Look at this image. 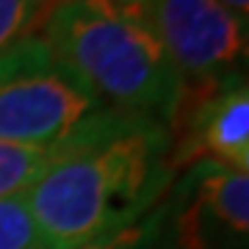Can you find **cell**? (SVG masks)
<instances>
[{"label":"cell","mask_w":249,"mask_h":249,"mask_svg":"<svg viewBox=\"0 0 249 249\" xmlns=\"http://www.w3.org/2000/svg\"><path fill=\"white\" fill-rule=\"evenodd\" d=\"M42 39L103 106L172 127L183 80L130 0L50 3Z\"/></svg>","instance_id":"cell-2"},{"label":"cell","mask_w":249,"mask_h":249,"mask_svg":"<svg viewBox=\"0 0 249 249\" xmlns=\"http://www.w3.org/2000/svg\"><path fill=\"white\" fill-rule=\"evenodd\" d=\"M172 169L213 160L249 172V89L247 75L205 89H186L172 119Z\"/></svg>","instance_id":"cell-5"},{"label":"cell","mask_w":249,"mask_h":249,"mask_svg":"<svg viewBox=\"0 0 249 249\" xmlns=\"http://www.w3.org/2000/svg\"><path fill=\"white\" fill-rule=\"evenodd\" d=\"M172 133L152 116L106 106L50 147L25 188L45 249H78L142 219L169 194Z\"/></svg>","instance_id":"cell-1"},{"label":"cell","mask_w":249,"mask_h":249,"mask_svg":"<svg viewBox=\"0 0 249 249\" xmlns=\"http://www.w3.org/2000/svg\"><path fill=\"white\" fill-rule=\"evenodd\" d=\"M186 89L244 75L247 22L219 0H130Z\"/></svg>","instance_id":"cell-4"},{"label":"cell","mask_w":249,"mask_h":249,"mask_svg":"<svg viewBox=\"0 0 249 249\" xmlns=\"http://www.w3.org/2000/svg\"><path fill=\"white\" fill-rule=\"evenodd\" d=\"M0 249H45L22 194L0 199Z\"/></svg>","instance_id":"cell-10"},{"label":"cell","mask_w":249,"mask_h":249,"mask_svg":"<svg viewBox=\"0 0 249 249\" xmlns=\"http://www.w3.org/2000/svg\"><path fill=\"white\" fill-rule=\"evenodd\" d=\"M50 0H0V53L34 36V28L42 25Z\"/></svg>","instance_id":"cell-9"},{"label":"cell","mask_w":249,"mask_h":249,"mask_svg":"<svg viewBox=\"0 0 249 249\" xmlns=\"http://www.w3.org/2000/svg\"><path fill=\"white\" fill-rule=\"evenodd\" d=\"M219 3H222L224 9H230L241 22H247V17H249V0H219Z\"/></svg>","instance_id":"cell-11"},{"label":"cell","mask_w":249,"mask_h":249,"mask_svg":"<svg viewBox=\"0 0 249 249\" xmlns=\"http://www.w3.org/2000/svg\"><path fill=\"white\" fill-rule=\"evenodd\" d=\"M47 158H50V150L0 142V199L25 194V188L45 169Z\"/></svg>","instance_id":"cell-8"},{"label":"cell","mask_w":249,"mask_h":249,"mask_svg":"<svg viewBox=\"0 0 249 249\" xmlns=\"http://www.w3.org/2000/svg\"><path fill=\"white\" fill-rule=\"evenodd\" d=\"M180 249H238L249 235V172L196 160L169 188Z\"/></svg>","instance_id":"cell-6"},{"label":"cell","mask_w":249,"mask_h":249,"mask_svg":"<svg viewBox=\"0 0 249 249\" xmlns=\"http://www.w3.org/2000/svg\"><path fill=\"white\" fill-rule=\"evenodd\" d=\"M50 3H58V0H50Z\"/></svg>","instance_id":"cell-12"},{"label":"cell","mask_w":249,"mask_h":249,"mask_svg":"<svg viewBox=\"0 0 249 249\" xmlns=\"http://www.w3.org/2000/svg\"><path fill=\"white\" fill-rule=\"evenodd\" d=\"M94 94L42 36L0 53V142L50 150L97 111Z\"/></svg>","instance_id":"cell-3"},{"label":"cell","mask_w":249,"mask_h":249,"mask_svg":"<svg viewBox=\"0 0 249 249\" xmlns=\"http://www.w3.org/2000/svg\"><path fill=\"white\" fill-rule=\"evenodd\" d=\"M78 249H180L169 196H163L155 208H150L133 224L108 232V235Z\"/></svg>","instance_id":"cell-7"}]
</instances>
